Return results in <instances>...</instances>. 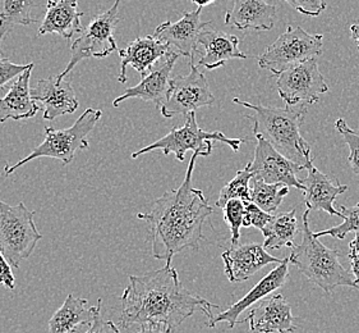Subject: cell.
Masks as SVG:
<instances>
[{
	"label": "cell",
	"instance_id": "obj_10",
	"mask_svg": "<svg viewBox=\"0 0 359 333\" xmlns=\"http://www.w3.org/2000/svg\"><path fill=\"white\" fill-rule=\"evenodd\" d=\"M276 89L287 107L317 104L329 91V85L318 68L317 58L292 65L276 76Z\"/></svg>",
	"mask_w": 359,
	"mask_h": 333
},
{
	"label": "cell",
	"instance_id": "obj_11",
	"mask_svg": "<svg viewBox=\"0 0 359 333\" xmlns=\"http://www.w3.org/2000/svg\"><path fill=\"white\" fill-rule=\"evenodd\" d=\"M215 103V96L208 86L205 73L191 62V71L186 76L172 79V85L168 99L160 108L163 117L187 116L202 107H211Z\"/></svg>",
	"mask_w": 359,
	"mask_h": 333
},
{
	"label": "cell",
	"instance_id": "obj_28",
	"mask_svg": "<svg viewBox=\"0 0 359 333\" xmlns=\"http://www.w3.org/2000/svg\"><path fill=\"white\" fill-rule=\"evenodd\" d=\"M289 194V186L283 183H269L257 177H252L251 202L267 213H273Z\"/></svg>",
	"mask_w": 359,
	"mask_h": 333
},
{
	"label": "cell",
	"instance_id": "obj_25",
	"mask_svg": "<svg viewBox=\"0 0 359 333\" xmlns=\"http://www.w3.org/2000/svg\"><path fill=\"white\" fill-rule=\"evenodd\" d=\"M101 303L99 299L95 306H88L86 299L69 294L49 320V333H76L79 327L91 325L96 314L101 312Z\"/></svg>",
	"mask_w": 359,
	"mask_h": 333
},
{
	"label": "cell",
	"instance_id": "obj_8",
	"mask_svg": "<svg viewBox=\"0 0 359 333\" xmlns=\"http://www.w3.org/2000/svg\"><path fill=\"white\" fill-rule=\"evenodd\" d=\"M323 48L321 34H309L302 27L287 26L280 37L259 56V68L270 71L276 77L292 65L320 57Z\"/></svg>",
	"mask_w": 359,
	"mask_h": 333
},
{
	"label": "cell",
	"instance_id": "obj_37",
	"mask_svg": "<svg viewBox=\"0 0 359 333\" xmlns=\"http://www.w3.org/2000/svg\"><path fill=\"white\" fill-rule=\"evenodd\" d=\"M0 285L4 286L8 290H15V275L12 272L11 263L7 261L4 254L0 252Z\"/></svg>",
	"mask_w": 359,
	"mask_h": 333
},
{
	"label": "cell",
	"instance_id": "obj_22",
	"mask_svg": "<svg viewBox=\"0 0 359 333\" xmlns=\"http://www.w3.org/2000/svg\"><path fill=\"white\" fill-rule=\"evenodd\" d=\"M83 15L85 13L79 9V0H48L39 35L57 34L65 40H71L85 29L81 23Z\"/></svg>",
	"mask_w": 359,
	"mask_h": 333
},
{
	"label": "cell",
	"instance_id": "obj_12",
	"mask_svg": "<svg viewBox=\"0 0 359 333\" xmlns=\"http://www.w3.org/2000/svg\"><path fill=\"white\" fill-rule=\"evenodd\" d=\"M257 145L255 149V157L248 166L253 172V177L261 178L269 183H283L289 188H295L304 191L302 180L298 174L302 172V166L287 159L285 155L278 152L265 138L255 133Z\"/></svg>",
	"mask_w": 359,
	"mask_h": 333
},
{
	"label": "cell",
	"instance_id": "obj_21",
	"mask_svg": "<svg viewBox=\"0 0 359 333\" xmlns=\"http://www.w3.org/2000/svg\"><path fill=\"white\" fill-rule=\"evenodd\" d=\"M198 44L205 48V54L198 60V65L208 71L223 67L230 59H247V54L239 51V37L217 31L211 22L202 29Z\"/></svg>",
	"mask_w": 359,
	"mask_h": 333
},
{
	"label": "cell",
	"instance_id": "obj_34",
	"mask_svg": "<svg viewBox=\"0 0 359 333\" xmlns=\"http://www.w3.org/2000/svg\"><path fill=\"white\" fill-rule=\"evenodd\" d=\"M298 13L318 17L327 8V0H285Z\"/></svg>",
	"mask_w": 359,
	"mask_h": 333
},
{
	"label": "cell",
	"instance_id": "obj_35",
	"mask_svg": "<svg viewBox=\"0 0 359 333\" xmlns=\"http://www.w3.org/2000/svg\"><path fill=\"white\" fill-rule=\"evenodd\" d=\"M31 65L32 63L15 65V63L11 62L8 58H0V90L4 89V86L9 84L11 81L17 79Z\"/></svg>",
	"mask_w": 359,
	"mask_h": 333
},
{
	"label": "cell",
	"instance_id": "obj_26",
	"mask_svg": "<svg viewBox=\"0 0 359 333\" xmlns=\"http://www.w3.org/2000/svg\"><path fill=\"white\" fill-rule=\"evenodd\" d=\"M297 210L275 214L262 230L265 237L264 247L267 250H279L281 247H295V237L299 233Z\"/></svg>",
	"mask_w": 359,
	"mask_h": 333
},
{
	"label": "cell",
	"instance_id": "obj_27",
	"mask_svg": "<svg viewBox=\"0 0 359 333\" xmlns=\"http://www.w3.org/2000/svg\"><path fill=\"white\" fill-rule=\"evenodd\" d=\"M35 7V0H0V58H4L1 41L9 32L17 26L36 23L37 20L31 18V12Z\"/></svg>",
	"mask_w": 359,
	"mask_h": 333
},
{
	"label": "cell",
	"instance_id": "obj_2",
	"mask_svg": "<svg viewBox=\"0 0 359 333\" xmlns=\"http://www.w3.org/2000/svg\"><path fill=\"white\" fill-rule=\"evenodd\" d=\"M197 158L198 155H192L180 188L166 191L155 200L151 211L137 214L149 225L152 256L166 264H172V258L186 249H198L205 239L203 225L214 213L202 190L192 186Z\"/></svg>",
	"mask_w": 359,
	"mask_h": 333
},
{
	"label": "cell",
	"instance_id": "obj_31",
	"mask_svg": "<svg viewBox=\"0 0 359 333\" xmlns=\"http://www.w3.org/2000/svg\"><path fill=\"white\" fill-rule=\"evenodd\" d=\"M245 202L239 199H231L224 205V219L231 232V247H236L241 239V228L243 227L245 219Z\"/></svg>",
	"mask_w": 359,
	"mask_h": 333
},
{
	"label": "cell",
	"instance_id": "obj_6",
	"mask_svg": "<svg viewBox=\"0 0 359 333\" xmlns=\"http://www.w3.org/2000/svg\"><path fill=\"white\" fill-rule=\"evenodd\" d=\"M214 141H220L223 144L229 145L233 152H238L241 145L245 143V138H226L223 132L214 131L208 132L198 127L196 113H189L186 116V121L183 127L172 129L169 133H166L164 138L152 143L150 145L142 148L141 150L132 154V159H137L138 157L154 152L161 150L164 155L174 154L177 160L184 162L186 152L192 150L194 154L198 157H208L211 155L214 145Z\"/></svg>",
	"mask_w": 359,
	"mask_h": 333
},
{
	"label": "cell",
	"instance_id": "obj_33",
	"mask_svg": "<svg viewBox=\"0 0 359 333\" xmlns=\"http://www.w3.org/2000/svg\"><path fill=\"white\" fill-rule=\"evenodd\" d=\"M245 219H243V227H255L259 231L265 228L267 223L271 221V213H267L265 210L261 209L256 204L248 202L245 203Z\"/></svg>",
	"mask_w": 359,
	"mask_h": 333
},
{
	"label": "cell",
	"instance_id": "obj_17",
	"mask_svg": "<svg viewBox=\"0 0 359 333\" xmlns=\"http://www.w3.org/2000/svg\"><path fill=\"white\" fill-rule=\"evenodd\" d=\"M289 263H290L289 256L284 258L283 263L278 264L276 268H273L257 285H255L252 290L241 300H238L236 304L231 305L219 315L208 319V328H214L220 322H226L229 325V328H234L239 322V317L242 313L250 309L264 297L273 294V291L279 290L287 283V277H289Z\"/></svg>",
	"mask_w": 359,
	"mask_h": 333
},
{
	"label": "cell",
	"instance_id": "obj_4",
	"mask_svg": "<svg viewBox=\"0 0 359 333\" xmlns=\"http://www.w3.org/2000/svg\"><path fill=\"white\" fill-rule=\"evenodd\" d=\"M309 211L306 210L302 216V242L292 249L289 261L325 294H331L341 286L359 290L352 273L339 261V250L325 247L315 236V232L311 231Z\"/></svg>",
	"mask_w": 359,
	"mask_h": 333
},
{
	"label": "cell",
	"instance_id": "obj_16",
	"mask_svg": "<svg viewBox=\"0 0 359 333\" xmlns=\"http://www.w3.org/2000/svg\"><path fill=\"white\" fill-rule=\"evenodd\" d=\"M180 53L172 51L165 57V62L156 70L146 74L136 86L128 87L121 96H118L113 103V107H119L123 102L128 99H141L144 102L154 103L156 108H161L168 99V94L172 85V71Z\"/></svg>",
	"mask_w": 359,
	"mask_h": 333
},
{
	"label": "cell",
	"instance_id": "obj_24",
	"mask_svg": "<svg viewBox=\"0 0 359 333\" xmlns=\"http://www.w3.org/2000/svg\"><path fill=\"white\" fill-rule=\"evenodd\" d=\"M34 67L35 65L32 63L25 72L21 73L8 90L6 96L0 99V124L7 122L8 119H29L39 113L40 105L36 100H34L29 89Z\"/></svg>",
	"mask_w": 359,
	"mask_h": 333
},
{
	"label": "cell",
	"instance_id": "obj_29",
	"mask_svg": "<svg viewBox=\"0 0 359 333\" xmlns=\"http://www.w3.org/2000/svg\"><path fill=\"white\" fill-rule=\"evenodd\" d=\"M252 177L253 172L248 164L242 171H238L236 177L222 188L219 199L216 200V207L222 209L231 199H239L245 203L251 202Z\"/></svg>",
	"mask_w": 359,
	"mask_h": 333
},
{
	"label": "cell",
	"instance_id": "obj_30",
	"mask_svg": "<svg viewBox=\"0 0 359 333\" xmlns=\"http://www.w3.org/2000/svg\"><path fill=\"white\" fill-rule=\"evenodd\" d=\"M340 218L344 219L341 225L334 226L325 231L315 232L316 237L321 236H331L334 239L344 240L348 233L351 232H359V202L353 205L352 208H346L344 205L339 207Z\"/></svg>",
	"mask_w": 359,
	"mask_h": 333
},
{
	"label": "cell",
	"instance_id": "obj_3",
	"mask_svg": "<svg viewBox=\"0 0 359 333\" xmlns=\"http://www.w3.org/2000/svg\"><path fill=\"white\" fill-rule=\"evenodd\" d=\"M233 103L252 110V115L245 117L253 122V133L265 138L278 152L304 169L309 164H313L311 145L301 135V126L304 122L307 108L287 105L285 108L266 107L262 104L243 102L238 98H234Z\"/></svg>",
	"mask_w": 359,
	"mask_h": 333
},
{
	"label": "cell",
	"instance_id": "obj_39",
	"mask_svg": "<svg viewBox=\"0 0 359 333\" xmlns=\"http://www.w3.org/2000/svg\"><path fill=\"white\" fill-rule=\"evenodd\" d=\"M135 333H172L170 331H168V329H164V328H158V327H141L140 328V331H137Z\"/></svg>",
	"mask_w": 359,
	"mask_h": 333
},
{
	"label": "cell",
	"instance_id": "obj_9",
	"mask_svg": "<svg viewBox=\"0 0 359 333\" xmlns=\"http://www.w3.org/2000/svg\"><path fill=\"white\" fill-rule=\"evenodd\" d=\"M121 0H115L114 4L107 12L95 15L88 26L81 32V37L74 40L71 46V60L65 71L57 74L59 79H65L72 72L74 67L85 59L105 58L118 51L115 41V30L121 21L119 17Z\"/></svg>",
	"mask_w": 359,
	"mask_h": 333
},
{
	"label": "cell",
	"instance_id": "obj_42",
	"mask_svg": "<svg viewBox=\"0 0 359 333\" xmlns=\"http://www.w3.org/2000/svg\"><path fill=\"white\" fill-rule=\"evenodd\" d=\"M217 0H192V3L198 8L208 7L210 4H214Z\"/></svg>",
	"mask_w": 359,
	"mask_h": 333
},
{
	"label": "cell",
	"instance_id": "obj_1",
	"mask_svg": "<svg viewBox=\"0 0 359 333\" xmlns=\"http://www.w3.org/2000/svg\"><path fill=\"white\" fill-rule=\"evenodd\" d=\"M215 308L219 305L188 291L175 268L166 264L142 275H130L122 295L119 327H158L174 333L196 311L200 309L211 319Z\"/></svg>",
	"mask_w": 359,
	"mask_h": 333
},
{
	"label": "cell",
	"instance_id": "obj_38",
	"mask_svg": "<svg viewBox=\"0 0 359 333\" xmlns=\"http://www.w3.org/2000/svg\"><path fill=\"white\" fill-rule=\"evenodd\" d=\"M348 256H349L353 277L355 282L359 283V255H348Z\"/></svg>",
	"mask_w": 359,
	"mask_h": 333
},
{
	"label": "cell",
	"instance_id": "obj_15",
	"mask_svg": "<svg viewBox=\"0 0 359 333\" xmlns=\"http://www.w3.org/2000/svg\"><path fill=\"white\" fill-rule=\"evenodd\" d=\"M224 272L231 283L243 282L269 264H280L284 261L271 256L264 245L256 242L230 247L222 255Z\"/></svg>",
	"mask_w": 359,
	"mask_h": 333
},
{
	"label": "cell",
	"instance_id": "obj_13",
	"mask_svg": "<svg viewBox=\"0 0 359 333\" xmlns=\"http://www.w3.org/2000/svg\"><path fill=\"white\" fill-rule=\"evenodd\" d=\"M202 8L194 12H183L180 21H166L158 25L154 37L168 44L172 51L188 57L194 62L198 46V37L208 22L201 21Z\"/></svg>",
	"mask_w": 359,
	"mask_h": 333
},
{
	"label": "cell",
	"instance_id": "obj_32",
	"mask_svg": "<svg viewBox=\"0 0 359 333\" xmlns=\"http://www.w3.org/2000/svg\"><path fill=\"white\" fill-rule=\"evenodd\" d=\"M335 129L344 138L346 145L349 146V157H348V163L351 164L353 174L359 176V135L353 131L346 122L344 118H339L335 122Z\"/></svg>",
	"mask_w": 359,
	"mask_h": 333
},
{
	"label": "cell",
	"instance_id": "obj_20",
	"mask_svg": "<svg viewBox=\"0 0 359 333\" xmlns=\"http://www.w3.org/2000/svg\"><path fill=\"white\" fill-rule=\"evenodd\" d=\"M307 177L302 180L304 185V204L309 210H323L330 216L340 217V211L334 208L337 197L348 191L346 185H341L332 176L323 174L313 164L307 168Z\"/></svg>",
	"mask_w": 359,
	"mask_h": 333
},
{
	"label": "cell",
	"instance_id": "obj_5",
	"mask_svg": "<svg viewBox=\"0 0 359 333\" xmlns=\"http://www.w3.org/2000/svg\"><path fill=\"white\" fill-rule=\"evenodd\" d=\"M102 112L100 109L87 108L74 124L63 130L51 127L45 129V138L25 159L12 166H4V176L15 174L18 168L37 158H54L60 160L65 166L69 164L79 150H86L90 146L87 136L94 131L100 121Z\"/></svg>",
	"mask_w": 359,
	"mask_h": 333
},
{
	"label": "cell",
	"instance_id": "obj_14",
	"mask_svg": "<svg viewBox=\"0 0 359 333\" xmlns=\"http://www.w3.org/2000/svg\"><path fill=\"white\" fill-rule=\"evenodd\" d=\"M241 322H248L253 333H293L299 327L292 314L290 304L281 294L261 301Z\"/></svg>",
	"mask_w": 359,
	"mask_h": 333
},
{
	"label": "cell",
	"instance_id": "obj_18",
	"mask_svg": "<svg viewBox=\"0 0 359 333\" xmlns=\"http://www.w3.org/2000/svg\"><path fill=\"white\" fill-rule=\"evenodd\" d=\"M31 95L34 100L43 104L45 121L72 115L79 109V99L71 82L59 79V76L37 81L36 85L31 87Z\"/></svg>",
	"mask_w": 359,
	"mask_h": 333
},
{
	"label": "cell",
	"instance_id": "obj_7",
	"mask_svg": "<svg viewBox=\"0 0 359 333\" xmlns=\"http://www.w3.org/2000/svg\"><path fill=\"white\" fill-rule=\"evenodd\" d=\"M35 211L25 203L9 205L0 200V252L12 267L18 268L43 239L34 221Z\"/></svg>",
	"mask_w": 359,
	"mask_h": 333
},
{
	"label": "cell",
	"instance_id": "obj_40",
	"mask_svg": "<svg viewBox=\"0 0 359 333\" xmlns=\"http://www.w3.org/2000/svg\"><path fill=\"white\" fill-rule=\"evenodd\" d=\"M348 255H359V232H355V237L349 244V254Z\"/></svg>",
	"mask_w": 359,
	"mask_h": 333
},
{
	"label": "cell",
	"instance_id": "obj_41",
	"mask_svg": "<svg viewBox=\"0 0 359 333\" xmlns=\"http://www.w3.org/2000/svg\"><path fill=\"white\" fill-rule=\"evenodd\" d=\"M351 37H352L353 41L355 43V45L358 46L359 49V25L358 23H354L351 26Z\"/></svg>",
	"mask_w": 359,
	"mask_h": 333
},
{
	"label": "cell",
	"instance_id": "obj_19",
	"mask_svg": "<svg viewBox=\"0 0 359 333\" xmlns=\"http://www.w3.org/2000/svg\"><path fill=\"white\" fill-rule=\"evenodd\" d=\"M172 51L168 44L163 43L154 35L137 37L135 41L119 51L121 56V73L118 81L121 84L127 82V67L130 65L140 73L141 79L151 72L152 67L158 63V60L165 58Z\"/></svg>",
	"mask_w": 359,
	"mask_h": 333
},
{
	"label": "cell",
	"instance_id": "obj_36",
	"mask_svg": "<svg viewBox=\"0 0 359 333\" xmlns=\"http://www.w3.org/2000/svg\"><path fill=\"white\" fill-rule=\"evenodd\" d=\"M82 333H121V328H118L113 320H105L101 317V312L96 314L91 325L87 326V329Z\"/></svg>",
	"mask_w": 359,
	"mask_h": 333
},
{
	"label": "cell",
	"instance_id": "obj_23",
	"mask_svg": "<svg viewBox=\"0 0 359 333\" xmlns=\"http://www.w3.org/2000/svg\"><path fill=\"white\" fill-rule=\"evenodd\" d=\"M276 7L266 0H233L225 15V25L241 31H270L275 26Z\"/></svg>",
	"mask_w": 359,
	"mask_h": 333
}]
</instances>
